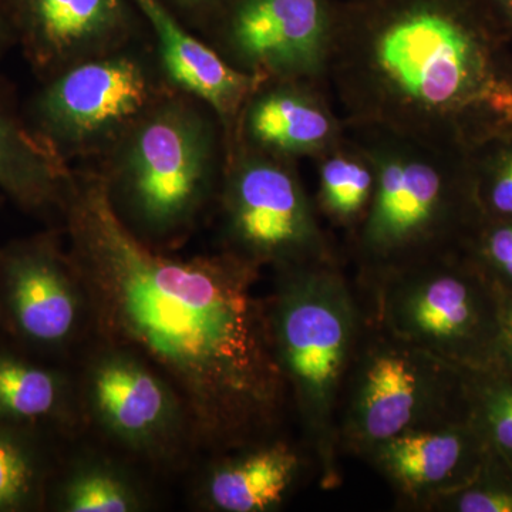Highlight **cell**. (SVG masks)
<instances>
[{"label": "cell", "mask_w": 512, "mask_h": 512, "mask_svg": "<svg viewBox=\"0 0 512 512\" xmlns=\"http://www.w3.org/2000/svg\"><path fill=\"white\" fill-rule=\"evenodd\" d=\"M62 218L97 340L156 367L212 456L281 436L291 406L272 348L261 268L222 248L191 258L151 247L111 207L97 170H74Z\"/></svg>", "instance_id": "obj_1"}, {"label": "cell", "mask_w": 512, "mask_h": 512, "mask_svg": "<svg viewBox=\"0 0 512 512\" xmlns=\"http://www.w3.org/2000/svg\"><path fill=\"white\" fill-rule=\"evenodd\" d=\"M491 33L473 0H350L330 59L346 128H375L468 156L510 123Z\"/></svg>", "instance_id": "obj_2"}, {"label": "cell", "mask_w": 512, "mask_h": 512, "mask_svg": "<svg viewBox=\"0 0 512 512\" xmlns=\"http://www.w3.org/2000/svg\"><path fill=\"white\" fill-rule=\"evenodd\" d=\"M225 157L218 117L170 90L99 158L97 173L123 224L151 247L171 251L215 204Z\"/></svg>", "instance_id": "obj_3"}, {"label": "cell", "mask_w": 512, "mask_h": 512, "mask_svg": "<svg viewBox=\"0 0 512 512\" xmlns=\"http://www.w3.org/2000/svg\"><path fill=\"white\" fill-rule=\"evenodd\" d=\"M272 348L322 487L342 483L340 400L365 332L359 289L339 259L275 271L265 296Z\"/></svg>", "instance_id": "obj_4"}, {"label": "cell", "mask_w": 512, "mask_h": 512, "mask_svg": "<svg viewBox=\"0 0 512 512\" xmlns=\"http://www.w3.org/2000/svg\"><path fill=\"white\" fill-rule=\"evenodd\" d=\"M348 131L376 171L369 210L350 235L357 285L464 251L484 220L467 156L375 128Z\"/></svg>", "instance_id": "obj_5"}, {"label": "cell", "mask_w": 512, "mask_h": 512, "mask_svg": "<svg viewBox=\"0 0 512 512\" xmlns=\"http://www.w3.org/2000/svg\"><path fill=\"white\" fill-rule=\"evenodd\" d=\"M357 289L369 319L394 338L461 369L493 365L497 288L466 251L397 269Z\"/></svg>", "instance_id": "obj_6"}, {"label": "cell", "mask_w": 512, "mask_h": 512, "mask_svg": "<svg viewBox=\"0 0 512 512\" xmlns=\"http://www.w3.org/2000/svg\"><path fill=\"white\" fill-rule=\"evenodd\" d=\"M467 417V370L394 338L367 316L340 400V454L365 458L384 441Z\"/></svg>", "instance_id": "obj_7"}, {"label": "cell", "mask_w": 512, "mask_h": 512, "mask_svg": "<svg viewBox=\"0 0 512 512\" xmlns=\"http://www.w3.org/2000/svg\"><path fill=\"white\" fill-rule=\"evenodd\" d=\"M170 90L156 57L130 45L43 80L25 120L64 164L99 160Z\"/></svg>", "instance_id": "obj_8"}, {"label": "cell", "mask_w": 512, "mask_h": 512, "mask_svg": "<svg viewBox=\"0 0 512 512\" xmlns=\"http://www.w3.org/2000/svg\"><path fill=\"white\" fill-rule=\"evenodd\" d=\"M215 204L224 249L261 269L281 271L338 259L298 163L234 144L227 150Z\"/></svg>", "instance_id": "obj_9"}, {"label": "cell", "mask_w": 512, "mask_h": 512, "mask_svg": "<svg viewBox=\"0 0 512 512\" xmlns=\"http://www.w3.org/2000/svg\"><path fill=\"white\" fill-rule=\"evenodd\" d=\"M77 390L84 416L131 456L173 466L188 448H197L180 394L131 350L97 340Z\"/></svg>", "instance_id": "obj_10"}, {"label": "cell", "mask_w": 512, "mask_h": 512, "mask_svg": "<svg viewBox=\"0 0 512 512\" xmlns=\"http://www.w3.org/2000/svg\"><path fill=\"white\" fill-rule=\"evenodd\" d=\"M338 15L332 0H229L211 46L252 76L325 84Z\"/></svg>", "instance_id": "obj_11"}, {"label": "cell", "mask_w": 512, "mask_h": 512, "mask_svg": "<svg viewBox=\"0 0 512 512\" xmlns=\"http://www.w3.org/2000/svg\"><path fill=\"white\" fill-rule=\"evenodd\" d=\"M0 308L23 342L60 352L90 330L89 301L59 232L0 247Z\"/></svg>", "instance_id": "obj_12"}, {"label": "cell", "mask_w": 512, "mask_h": 512, "mask_svg": "<svg viewBox=\"0 0 512 512\" xmlns=\"http://www.w3.org/2000/svg\"><path fill=\"white\" fill-rule=\"evenodd\" d=\"M33 72L49 79L73 64L130 45L140 30L131 0H2Z\"/></svg>", "instance_id": "obj_13"}, {"label": "cell", "mask_w": 512, "mask_h": 512, "mask_svg": "<svg viewBox=\"0 0 512 512\" xmlns=\"http://www.w3.org/2000/svg\"><path fill=\"white\" fill-rule=\"evenodd\" d=\"M348 134L323 84L308 80H264L245 101L234 137L238 146L298 163L318 158Z\"/></svg>", "instance_id": "obj_14"}, {"label": "cell", "mask_w": 512, "mask_h": 512, "mask_svg": "<svg viewBox=\"0 0 512 512\" xmlns=\"http://www.w3.org/2000/svg\"><path fill=\"white\" fill-rule=\"evenodd\" d=\"M488 454L470 417L413 431L372 448L367 461L407 510L426 512L441 495L468 483Z\"/></svg>", "instance_id": "obj_15"}, {"label": "cell", "mask_w": 512, "mask_h": 512, "mask_svg": "<svg viewBox=\"0 0 512 512\" xmlns=\"http://www.w3.org/2000/svg\"><path fill=\"white\" fill-rule=\"evenodd\" d=\"M156 40V62L174 92L201 101L220 120L227 147L245 101L265 79L241 72L192 35L163 0H131Z\"/></svg>", "instance_id": "obj_16"}, {"label": "cell", "mask_w": 512, "mask_h": 512, "mask_svg": "<svg viewBox=\"0 0 512 512\" xmlns=\"http://www.w3.org/2000/svg\"><path fill=\"white\" fill-rule=\"evenodd\" d=\"M305 461L281 436L218 454L202 473L195 498L205 511L278 510L298 484Z\"/></svg>", "instance_id": "obj_17"}, {"label": "cell", "mask_w": 512, "mask_h": 512, "mask_svg": "<svg viewBox=\"0 0 512 512\" xmlns=\"http://www.w3.org/2000/svg\"><path fill=\"white\" fill-rule=\"evenodd\" d=\"M72 167L0 100V190L25 211L62 215Z\"/></svg>", "instance_id": "obj_18"}, {"label": "cell", "mask_w": 512, "mask_h": 512, "mask_svg": "<svg viewBox=\"0 0 512 512\" xmlns=\"http://www.w3.org/2000/svg\"><path fill=\"white\" fill-rule=\"evenodd\" d=\"M79 390L69 377L23 357L0 352V421L37 426L72 419Z\"/></svg>", "instance_id": "obj_19"}, {"label": "cell", "mask_w": 512, "mask_h": 512, "mask_svg": "<svg viewBox=\"0 0 512 512\" xmlns=\"http://www.w3.org/2000/svg\"><path fill=\"white\" fill-rule=\"evenodd\" d=\"M316 208L352 235L365 218L376 187V171L366 148L352 134L315 158Z\"/></svg>", "instance_id": "obj_20"}, {"label": "cell", "mask_w": 512, "mask_h": 512, "mask_svg": "<svg viewBox=\"0 0 512 512\" xmlns=\"http://www.w3.org/2000/svg\"><path fill=\"white\" fill-rule=\"evenodd\" d=\"M143 485L107 458H79L57 488L56 510L63 512H140L147 510Z\"/></svg>", "instance_id": "obj_21"}, {"label": "cell", "mask_w": 512, "mask_h": 512, "mask_svg": "<svg viewBox=\"0 0 512 512\" xmlns=\"http://www.w3.org/2000/svg\"><path fill=\"white\" fill-rule=\"evenodd\" d=\"M467 403L488 450L512 463V373L495 365L467 370Z\"/></svg>", "instance_id": "obj_22"}, {"label": "cell", "mask_w": 512, "mask_h": 512, "mask_svg": "<svg viewBox=\"0 0 512 512\" xmlns=\"http://www.w3.org/2000/svg\"><path fill=\"white\" fill-rule=\"evenodd\" d=\"M45 461L19 427L0 421V512L32 510L45 491Z\"/></svg>", "instance_id": "obj_23"}, {"label": "cell", "mask_w": 512, "mask_h": 512, "mask_svg": "<svg viewBox=\"0 0 512 512\" xmlns=\"http://www.w3.org/2000/svg\"><path fill=\"white\" fill-rule=\"evenodd\" d=\"M426 512H512V463L488 450L474 477L434 500Z\"/></svg>", "instance_id": "obj_24"}, {"label": "cell", "mask_w": 512, "mask_h": 512, "mask_svg": "<svg viewBox=\"0 0 512 512\" xmlns=\"http://www.w3.org/2000/svg\"><path fill=\"white\" fill-rule=\"evenodd\" d=\"M481 165H470L474 192L484 220H512V138ZM468 160V158H467Z\"/></svg>", "instance_id": "obj_25"}, {"label": "cell", "mask_w": 512, "mask_h": 512, "mask_svg": "<svg viewBox=\"0 0 512 512\" xmlns=\"http://www.w3.org/2000/svg\"><path fill=\"white\" fill-rule=\"evenodd\" d=\"M464 251L495 288L512 292V220H483Z\"/></svg>", "instance_id": "obj_26"}, {"label": "cell", "mask_w": 512, "mask_h": 512, "mask_svg": "<svg viewBox=\"0 0 512 512\" xmlns=\"http://www.w3.org/2000/svg\"><path fill=\"white\" fill-rule=\"evenodd\" d=\"M498 335L493 365L512 373V292L497 288Z\"/></svg>", "instance_id": "obj_27"}, {"label": "cell", "mask_w": 512, "mask_h": 512, "mask_svg": "<svg viewBox=\"0 0 512 512\" xmlns=\"http://www.w3.org/2000/svg\"><path fill=\"white\" fill-rule=\"evenodd\" d=\"M175 15L195 25L211 26L229 0H163Z\"/></svg>", "instance_id": "obj_28"}, {"label": "cell", "mask_w": 512, "mask_h": 512, "mask_svg": "<svg viewBox=\"0 0 512 512\" xmlns=\"http://www.w3.org/2000/svg\"><path fill=\"white\" fill-rule=\"evenodd\" d=\"M16 43L15 33L10 25L8 13L0 0V56Z\"/></svg>", "instance_id": "obj_29"}, {"label": "cell", "mask_w": 512, "mask_h": 512, "mask_svg": "<svg viewBox=\"0 0 512 512\" xmlns=\"http://www.w3.org/2000/svg\"><path fill=\"white\" fill-rule=\"evenodd\" d=\"M497 3L498 8L503 10L508 18L512 19V0H494Z\"/></svg>", "instance_id": "obj_30"}, {"label": "cell", "mask_w": 512, "mask_h": 512, "mask_svg": "<svg viewBox=\"0 0 512 512\" xmlns=\"http://www.w3.org/2000/svg\"><path fill=\"white\" fill-rule=\"evenodd\" d=\"M3 318L2 308H0V319Z\"/></svg>", "instance_id": "obj_31"}, {"label": "cell", "mask_w": 512, "mask_h": 512, "mask_svg": "<svg viewBox=\"0 0 512 512\" xmlns=\"http://www.w3.org/2000/svg\"><path fill=\"white\" fill-rule=\"evenodd\" d=\"M510 84H511V87H512V82H510Z\"/></svg>", "instance_id": "obj_32"}]
</instances>
